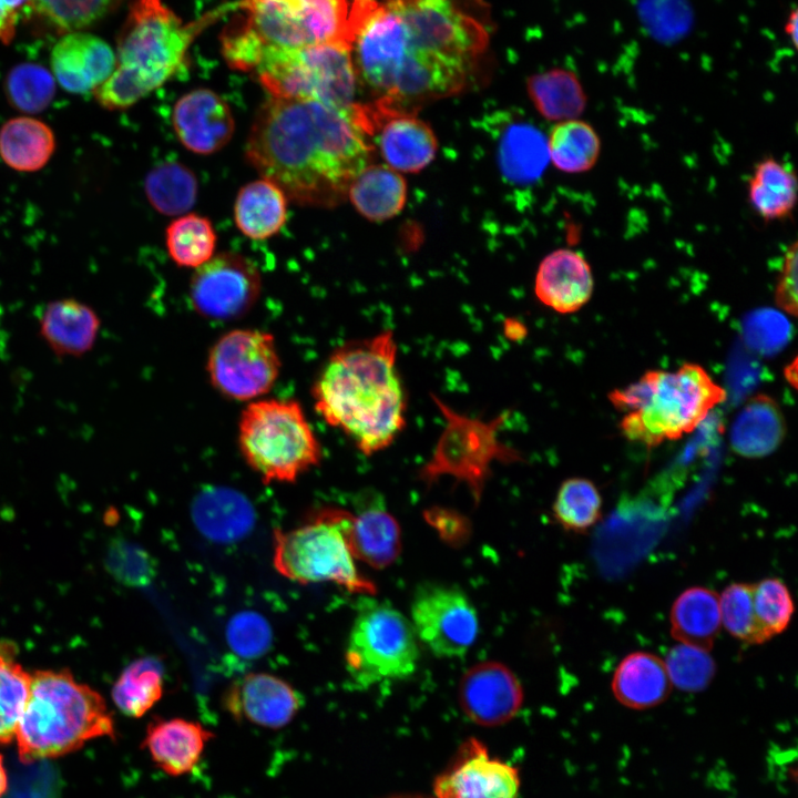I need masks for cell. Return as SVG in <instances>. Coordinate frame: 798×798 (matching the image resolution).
I'll list each match as a JSON object with an SVG mask.
<instances>
[{
	"label": "cell",
	"instance_id": "cell-1",
	"mask_svg": "<svg viewBox=\"0 0 798 798\" xmlns=\"http://www.w3.org/2000/svg\"><path fill=\"white\" fill-rule=\"evenodd\" d=\"M490 38L484 0H364L349 44L357 80L375 101L410 111L466 89Z\"/></svg>",
	"mask_w": 798,
	"mask_h": 798
},
{
	"label": "cell",
	"instance_id": "cell-2",
	"mask_svg": "<svg viewBox=\"0 0 798 798\" xmlns=\"http://www.w3.org/2000/svg\"><path fill=\"white\" fill-rule=\"evenodd\" d=\"M246 156L256 171L299 205L330 207L369 164L371 145L360 104L267 100L250 127Z\"/></svg>",
	"mask_w": 798,
	"mask_h": 798
},
{
	"label": "cell",
	"instance_id": "cell-3",
	"mask_svg": "<svg viewBox=\"0 0 798 798\" xmlns=\"http://www.w3.org/2000/svg\"><path fill=\"white\" fill-rule=\"evenodd\" d=\"M391 330L337 348L313 387L315 409L365 456L389 447L406 426V395Z\"/></svg>",
	"mask_w": 798,
	"mask_h": 798
},
{
	"label": "cell",
	"instance_id": "cell-4",
	"mask_svg": "<svg viewBox=\"0 0 798 798\" xmlns=\"http://www.w3.org/2000/svg\"><path fill=\"white\" fill-rule=\"evenodd\" d=\"M184 24L162 0H135L117 40L115 68L93 94L106 110H124L166 82L195 37L217 18Z\"/></svg>",
	"mask_w": 798,
	"mask_h": 798
},
{
	"label": "cell",
	"instance_id": "cell-5",
	"mask_svg": "<svg viewBox=\"0 0 798 798\" xmlns=\"http://www.w3.org/2000/svg\"><path fill=\"white\" fill-rule=\"evenodd\" d=\"M99 737L115 739V725L96 690L65 669L32 674L14 735L22 763L63 756Z\"/></svg>",
	"mask_w": 798,
	"mask_h": 798
},
{
	"label": "cell",
	"instance_id": "cell-6",
	"mask_svg": "<svg viewBox=\"0 0 798 798\" xmlns=\"http://www.w3.org/2000/svg\"><path fill=\"white\" fill-rule=\"evenodd\" d=\"M726 398L725 389L692 362L675 371L648 370L608 393L614 408L624 413L620 422L624 437L648 448L693 432Z\"/></svg>",
	"mask_w": 798,
	"mask_h": 798
},
{
	"label": "cell",
	"instance_id": "cell-7",
	"mask_svg": "<svg viewBox=\"0 0 798 798\" xmlns=\"http://www.w3.org/2000/svg\"><path fill=\"white\" fill-rule=\"evenodd\" d=\"M246 16L222 38L223 55L241 71L256 68L268 49L348 42L347 0H244Z\"/></svg>",
	"mask_w": 798,
	"mask_h": 798
},
{
	"label": "cell",
	"instance_id": "cell-8",
	"mask_svg": "<svg viewBox=\"0 0 798 798\" xmlns=\"http://www.w3.org/2000/svg\"><path fill=\"white\" fill-rule=\"evenodd\" d=\"M352 513L334 507L314 512L303 525L274 531V565L298 583L335 582L351 593L375 594L362 576L349 545Z\"/></svg>",
	"mask_w": 798,
	"mask_h": 798
},
{
	"label": "cell",
	"instance_id": "cell-9",
	"mask_svg": "<svg viewBox=\"0 0 798 798\" xmlns=\"http://www.w3.org/2000/svg\"><path fill=\"white\" fill-rule=\"evenodd\" d=\"M238 441L245 461L265 483L294 482L321 458L319 441L295 400L250 402L241 416Z\"/></svg>",
	"mask_w": 798,
	"mask_h": 798
},
{
	"label": "cell",
	"instance_id": "cell-10",
	"mask_svg": "<svg viewBox=\"0 0 798 798\" xmlns=\"http://www.w3.org/2000/svg\"><path fill=\"white\" fill-rule=\"evenodd\" d=\"M272 98L354 105L357 75L350 45L336 41L297 49H268L254 69Z\"/></svg>",
	"mask_w": 798,
	"mask_h": 798
},
{
	"label": "cell",
	"instance_id": "cell-11",
	"mask_svg": "<svg viewBox=\"0 0 798 798\" xmlns=\"http://www.w3.org/2000/svg\"><path fill=\"white\" fill-rule=\"evenodd\" d=\"M446 426L430 459L420 468L419 478L432 484L448 475L464 482L478 503L494 461L523 462L522 454L499 439V431L509 417L504 411L490 421L459 413L431 395Z\"/></svg>",
	"mask_w": 798,
	"mask_h": 798
},
{
	"label": "cell",
	"instance_id": "cell-12",
	"mask_svg": "<svg viewBox=\"0 0 798 798\" xmlns=\"http://www.w3.org/2000/svg\"><path fill=\"white\" fill-rule=\"evenodd\" d=\"M418 659L416 634L405 615L389 604L362 598L345 652L351 681L367 688L407 678L416 671Z\"/></svg>",
	"mask_w": 798,
	"mask_h": 798
},
{
	"label": "cell",
	"instance_id": "cell-13",
	"mask_svg": "<svg viewBox=\"0 0 798 798\" xmlns=\"http://www.w3.org/2000/svg\"><path fill=\"white\" fill-rule=\"evenodd\" d=\"M279 370L274 337L255 329H235L223 335L207 359V372L214 388L241 401L268 392Z\"/></svg>",
	"mask_w": 798,
	"mask_h": 798
},
{
	"label": "cell",
	"instance_id": "cell-14",
	"mask_svg": "<svg viewBox=\"0 0 798 798\" xmlns=\"http://www.w3.org/2000/svg\"><path fill=\"white\" fill-rule=\"evenodd\" d=\"M416 636L438 657L464 655L479 632L477 611L458 587L440 583L418 586L411 602Z\"/></svg>",
	"mask_w": 798,
	"mask_h": 798
},
{
	"label": "cell",
	"instance_id": "cell-15",
	"mask_svg": "<svg viewBox=\"0 0 798 798\" xmlns=\"http://www.w3.org/2000/svg\"><path fill=\"white\" fill-rule=\"evenodd\" d=\"M260 293V276L255 265L234 253L212 257L197 268L190 284L194 309L212 319H232L244 315Z\"/></svg>",
	"mask_w": 798,
	"mask_h": 798
},
{
	"label": "cell",
	"instance_id": "cell-16",
	"mask_svg": "<svg viewBox=\"0 0 798 798\" xmlns=\"http://www.w3.org/2000/svg\"><path fill=\"white\" fill-rule=\"evenodd\" d=\"M368 136H374L386 165L416 173L428 166L438 150L434 132L411 111L374 101L361 104Z\"/></svg>",
	"mask_w": 798,
	"mask_h": 798
},
{
	"label": "cell",
	"instance_id": "cell-17",
	"mask_svg": "<svg viewBox=\"0 0 798 798\" xmlns=\"http://www.w3.org/2000/svg\"><path fill=\"white\" fill-rule=\"evenodd\" d=\"M518 769L491 757L477 738L467 739L433 781V798H518Z\"/></svg>",
	"mask_w": 798,
	"mask_h": 798
},
{
	"label": "cell",
	"instance_id": "cell-18",
	"mask_svg": "<svg viewBox=\"0 0 798 798\" xmlns=\"http://www.w3.org/2000/svg\"><path fill=\"white\" fill-rule=\"evenodd\" d=\"M459 702L475 724L500 726L520 710L523 689L509 667L489 661L475 664L464 673L459 686Z\"/></svg>",
	"mask_w": 798,
	"mask_h": 798
},
{
	"label": "cell",
	"instance_id": "cell-19",
	"mask_svg": "<svg viewBox=\"0 0 798 798\" xmlns=\"http://www.w3.org/2000/svg\"><path fill=\"white\" fill-rule=\"evenodd\" d=\"M223 706L238 722L278 729L297 715L301 698L284 679L267 673H250L228 687Z\"/></svg>",
	"mask_w": 798,
	"mask_h": 798
},
{
	"label": "cell",
	"instance_id": "cell-20",
	"mask_svg": "<svg viewBox=\"0 0 798 798\" xmlns=\"http://www.w3.org/2000/svg\"><path fill=\"white\" fill-rule=\"evenodd\" d=\"M172 119L181 143L197 154H212L224 147L235 129L228 104L208 89L184 94L176 102Z\"/></svg>",
	"mask_w": 798,
	"mask_h": 798
},
{
	"label": "cell",
	"instance_id": "cell-21",
	"mask_svg": "<svg viewBox=\"0 0 798 798\" xmlns=\"http://www.w3.org/2000/svg\"><path fill=\"white\" fill-rule=\"evenodd\" d=\"M52 72L68 92H94L113 72L115 55L102 39L82 31L65 33L51 53Z\"/></svg>",
	"mask_w": 798,
	"mask_h": 798
},
{
	"label": "cell",
	"instance_id": "cell-22",
	"mask_svg": "<svg viewBox=\"0 0 798 798\" xmlns=\"http://www.w3.org/2000/svg\"><path fill=\"white\" fill-rule=\"evenodd\" d=\"M593 288L591 266L579 252L555 249L538 267L535 296L543 305L560 314L581 309L591 299Z\"/></svg>",
	"mask_w": 798,
	"mask_h": 798
},
{
	"label": "cell",
	"instance_id": "cell-23",
	"mask_svg": "<svg viewBox=\"0 0 798 798\" xmlns=\"http://www.w3.org/2000/svg\"><path fill=\"white\" fill-rule=\"evenodd\" d=\"M213 737L197 722L156 717L147 725L142 747L164 774L181 777L195 769Z\"/></svg>",
	"mask_w": 798,
	"mask_h": 798
},
{
	"label": "cell",
	"instance_id": "cell-24",
	"mask_svg": "<svg viewBox=\"0 0 798 798\" xmlns=\"http://www.w3.org/2000/svg\"><path fill=\"white\" fill-rule=\"evenodd\" d=\"M101 321L89 305L62 298L49 303L39 320V332L58 357H81L95 345Z\"/></svg>",
	"mask_w": 798,
	"mask_h": 798
},
{
	"label": "cell",
	"instance_id": "cell-25",
	"mask_svg": "<svg viewBox=\"0 0 798 798\" xmlns=\"http://www.w3.org/2000/svg\"><path fill=\"white\" fill-rule=\"evenodd\" d=\"M192 518L197 530L216 542L244 538L255 523L250 502L228 488H207L194 499Z\"/></svg>",
	"mask_w": 798,
	"mask_h": 798
},
{
	"label": "cell",
	"instance_id": "cell-26",
	"mask_svg": "<svg viewBox=\"0 0 798 798\" xmlns=\"http://www.w3.org/2000/svg\"><path fill=\"white\" fill-rule=\"evenodd\" d=\"M497 158L505 181L518 186L532 184L550 161L548 141L533 124L511 121L498 136Z\"/></svg>",
	"mask_w": 798,
	"mask_h": 798
},
{
	"label": "cell",
	"instance_id": "cell-27",
	"mask_svg": "<svg viewBox=\"0 0 798 798\" xmlns=\"http://www.w3.org/2000/svg\"><path fill=\"white\" fill-rule=\"evenodd\" d=\"M349 532V545L355 557L375 569L392 564L401 551V533L396 519L386 510L380 498L364 503Z\"/></svg>",
	"mask_w": 798,
	"mask_h": 798
},
{
	"label": "cell",
	"instance_id": "cell-28",
	"mask_svg": "<svg viewBox=\"0 0 798 798\" xmlns=\"http://www.w3.org/2000/svg\"><path fill=\"white\" fill-rule=\"evenodd\" d=\"M785 434L786 422L778 403L766 395H757L735 418L729 441L735 453L761 458L774 452Z\"/></svg>",
	"mask_w": 798,
	"mask_h": 798
},
{
	"label": "cell",
	"instance_id": "cell-29",
	"mask_svg": "<svg viewBox=\"0 0 798 798\" xmlns=\"http://www.w3.org/2000/svg\"><path fill=\"white\" fill-rule=\"evenodd\" d=\"M671 685L665 663L647 652L625 656L612 679L615 698L633 709H647L663 703L671 693Z\"/></svg>",
	"mask_w": 798,
	"mask_h": 798
},
{
	"label": "cell",
	"instance_id": "cell-30",
	"mask_svg": "<svg viewBox=\"0 0 798 798\" xmlns=\"http://www.w3.org/2000/svg\"><path fill=\"white\" fill-rule=\"evenodd\" d=\"M347 194L360 215L371 222H383L402 211L407 183L388 165L368 164L351 182Z\"/></svg>",
	"mask_w": 798,
	"mask_h": 798
},
{
	"label": "cell",
	"instance_id": "cell-31",
	"mask_svg": "<svg viewBox=\"0 0 798 798\" xmlns=\"http://www.w3.org/2000/svg\"><path fill=\"white\" fill-rule=\"evenodd\" d=\"M287 196L273 182L262 178L243 186L234 205L238 229L252 239L274 236L286 222Z\"/></svg>",
	"mask_w": 798,
	"mask_h": 798
},
{
	"label": "cell",
	"instance_id": "cell-32",
	"mask_svg": "<svg viewBox=\"0 0 798 798\" xmlns=\"http://www.w3.org/2000/svg\"><path fill=\"white\" fill-rule=\"evenodd\" d=\"M672 635L683 644L709 651L719 633V596L710 589L685 590L671 611Z\"/></svg>",
	"mask_w": 798,
	"mask_h": 798
},
{
	"label": "cell",
	"instance_id": "cell-33",
	"mask_svg": "<svg viewBox=\"0 0 798 798\" xmlns=\"http://www.w3.org/2000/svg\"><path fill=\"white\" fill-rule=\"evenodd\" d=\"M55 136L43 121L31 116L8 120L0 127V157L18 172H37L50 161Z\"/></svg>",
	"mask_w": 798,
	"mask_h": 798
},
{
	"label": "cell",
	"instance_id": "cell-34",
	"mask_svg": "<svg viewBox=\"0 0 798 798\" xmlns=\"http://www.w3.org/2000/svg\"><path fill=\"white\" fill-rule=\"evenodd\" d=\"M748 201L766 222L788 217L797 201V178L792 167L773 156L759 161L748 180Z\"/></svg>",
	"mask_w": 798,
	"mask_h": 798
},
{
	"label": "cell",
	"instance_id": "cell-35",
	"mask_svg": "<svg viewBox=\"0 0 798 798\" xmlns=\"http://www.w3.org/2000/svg\"><path fill=\"white\" fill-rule=\"evenodd\" d=\"M526 91L536 111L551 121L577 119L586 108L587 96L580 79L563 68L531 75Z\"/></svg>",
	"mask_w": 798,
	"mask_h": 798
},
{
	"label": "cell",
	"instance_id": "cell-36",
	"mask_svg": "<svg viewBox=\"0 0 798 798\" xmlns=\"http://www.w3.org/2000/svg\"><path fill=\"white\" fill-rule=\"evenodd\" d=\"M552 164L565 173L590 171L601 154V140L594 127L582 120L572 119L556 123L548 140Z\"/></svg>",
	"mask_w": 798,
	"mask_h": 798
},
{
	"label": "cell",
	"instance_id": "cell-37",
	"mask_svg": "<svg viewBox=\"0 0 798 798\" xmlns=\"http://www.w3.org/2000/svg\"><path fill=\"white\" fill-rule=\"evenodd\" d=\"M163 665L156 657H142L131 663L112 688L117 709L133 718L145 715L163 695Z\"/></svg>",
	"mask_w": 798,
	"mask_h": 798
},
{
	"label": "cell",
	"instance_id": "cell-38",
	"mask_svg": "<svg viewBox=\"0 0 798 798\" xmlns=\"http://www.w3.org/2000/svg\"><path fill=\"white\" fill-rule=\"evenodd\" d=\"M195 174L180 162H163L146 175L144 191L151 205L161 214L187 212L197 197Z\"/></svg>",
	"mask_w": 798,
	"mask_h": 798
},
{
	"label": "cell",
	"instance_id": "cell-39",
	"mask_svg": "<svg viewBox=\"0 0 798 798\" xmlns=\"http://www.w3.org/2000/svg\"><path fill=\"white\" fill-rule=\"evenodd\" d=\"M216 241L211 221L197 214L178 217L165 232L168 255L181 267L198 268L208 262L213 257Z\"/></svg>",
	"mask_w": 798,
	"mask_h": 798
},
{
	"label": "cell",
	"instance_id": "cell-40",
	"mask_svg": "<svg viewBox=\"0 0 798 798\" xmlns=\"http://www.w3.org/2000/svg\"><path fill=\"white\" fill-rule=\"evenodd\" d=\"M602 498L595 484L584 478H571L559 488L552 511L567 531L584 532L601 518Z\"/></svg>",
	"mask_w": 798,
	"mask_h": 798
},
{
	"label": "cell",
	"instance_id": "cell-41",
	"mask_svg": "<svg viewBox=\"0 0 798 798\" xmlns=\"http://www.w3.org/2000/svg\"><path fill=\"white\" fill-rule=\"evenodd\" d=\"M31 677L8 646L0 645V744L14 739L20 716L27 703Z\"/></svg>",
	"mask_w": 798,
	"mask_h": 798
},
{
	"label": "cell",
	"instance_id": "cell-42",
	"mask_svg": "<svg viewBox=\"0 0 798 798\" xmlns=\"http://www.w3.org/2000/svg\"><path fill=\"white\" fill-rule=\"evenodd\" d=\"M121 0H31L30 8L57 32L70 33L95 23Z\"/></svg>",
	"mask_w": 798,
	"mask_h": 798
},
{
	"label": "cell",
	"instance_id": "cell-43",
	"mask_svg": "<svg viewBox=\"0 0 798 798\" xmlns=\"http://www.w3.org/2000/svg\"><path fill=\"white\" fill-rule=\"evenodd\" d=\"M54 79L42 65L24 62L16 65L6 80L10 104L24 113L44 110L54 95Z\"/></svg>",
	"mask_w": 798,
	"mask_h": 798
},
{
	"label": "cell",
	"instance_id": "cell-44",
	"mask_svg": "<svg viewBox=\"0 0 798 798\" xmlns=\"http://www.w3.org/2000/svg\"><path fill=\"white\" fill-rule=\"evenodd\" d=\"M719 610L722 624L734 637L749 644L770 638L756 616L753 584L734 583L726 587L719 597Z\"/></svg>",
	"mask_w": 798,
	"mask_h": 798
},
{
	"label": "cell",
	"instance_id": "cell-45",
	"mask_svg": "<svg viewBox=\"0 0 798 798\" xmlns=\"http://www.w3.org/2000/svg\"><path fill=\"white\" fill-rule=\"evenodd\" d=\"M637 12L646 32L663 43L681 40L694 20L688 0H638Z\"/></svg>",
	"mask_w": 798,
	"mask_h": 798
},
{
	"label": "cell",
	"instance_id": "cell-46",
	"mask_svg": "<svg viewBox=\"0 0 798 798\" xmlns=\"http://www.w3.org/2000/svg\"><path fill=\"white\" fill-rule=\"evenodd\" d=\"M664 663L671 683L683 692L705 689L715 675V662L708 651L693 645L674 646Z\"/></svg>",
	"mask_w": 798,
	"mask_h": 798
},
{
	"label": "cell",
	"instance_id": "cell-47",
	"mask_svg": "<svg viewBox=\"0 0 798 798\" xmlns=\"http://www.w3.org/2000/svg\"><path fill=\"white\" fill-rule=\"evenodd\" d=\"M753 598L758 622L769 637L786 630L794 613V602L782 581L765 579L753 584Z\"/></svg>",
	"mask_w": 798,
	"mask_h": 798
},
{
	"label": "cell",
	"instance_id": "cell-48",
	"mask_svg": "<svg viewBox=\"0 0 798 798\" xmlns=\"http://www.w3.org/2000/svg\"><path fill=\"white\" fill-rule=\"evenodd\" d=\"M229 647L245 658L264 655L272 643V628L258 613L244 611L235 614L226 627Z\"/></svg>",
	"mask_w": 798,
	"mask_h": 798
},
{
	"label": "cell",
	"instance_id": "cell-49",
	"mask_svg": "<svg viewBox=\"0 0 798 798\" xmlns=\"http://www.w3.org/2000/svg\"><path fill=\"white\" fill-rule=\"evenodd\" d=\"M108 566L125 584L143 585L151 581V557L141 548L125 541H115L108 554Z\"/></svg>",
	"mask_w": 798,
	"mask_h": 798
},
{
	"label": "cell",
	"instance_id": "cell-50",
	"mask_svg": "<svg viewBox=\"0 0 798 798\" xmlns=\"http://www.w3.org/2000/svg\"><path fill=\"white\" fill-rule=\"evenodd\" d=\"M424 518L441 539L451 545L462 544L470 535L469 520L454 510L432 507L426 510Z\"/></svg>",
	"mask_w": 798,
	"mask_h": 798
},
{
	"label": "cell",
	"instance_id": "cell-51",
	"mask_svg": "<svg viewBox=\"0 0 798 798\" xmlns=\"http://www.w3.org/2000/svg\"><path fill=\"white\" fill-rule=\"evenodd\" d=\"M797 252L798 247L795 241L784 255L775 290L778 306L794 316L797 313Z\"/></svg>",
	"mask_w": 798,
	"mask_h": 798
},
{
	"label": "cell",
	"instance_id": "cell-52",
	"mask_svg": "<svg viewBox=\"0 0 798 798\" xmlns=\"http://www.w3.org/2000/svg\"><path fill=\"white\" fill-rule=\"evenodd\" d=\"M31 0H0V41L8 44L12 41L18 23L30 8Z\"/></svg>",
	"mask_w": 798,
	"mask_h": 798
},
{
	"label": "cell",
	"instance_id": "cell-53",
	"mask_svg": "<svg viewBox=\"0 0 798 798\" xmlns=\"http://www.w3.org/2000/svg\"><path fill=\"white\" fill-rule=\"evenodd\" d=\"M504 331L508 338L519 340L525 336L526 328L519 320L508 318L504 321Z\"/></svg>",
	"mask_w": 798,
	"mask_h": 798
},
{
	"label": "cell",
	"instance_id": "cell-54",
	"mask_svg": "<svg viewBox=\"0 0 798 798\" xmlns=\"http://www.w3.org/2000/svg\"><path fill=\"white\" fill-rule=\"evenodd\" d=\"M797 20H798L797 9H792L789 12L787 20L785 22V25H784V31H785L786 35L789 38V40L791 41V44L794 47L797 45V27H798Z\"/></svg>",
	"mask_w": 798,
	"mask_h": 798
},
{
	"label": "cell",
	"instance_id": "cell-55",
	"mask_svg": "<svg viewBox=\"0 0 798 798\" xmlns=\"http://www.w3.org/2000/svg\"><path fill=\"white\" fill-rule=\"evenodd\" d=\"M8 789V775L3 764V757L0 754V798L6 794Z\"/></svg>",
	"mask_w": 798,
	"mask_h": 798
},
{
	"label": "cell",
	"instance_id": "cell-56",
	"mask_svg": "<svg viewBox=\"0 0 798 798\" xmlns=\"http://www.w3.org/2000/svg\"><path fill=\"white\" fill-rule=\"evenodd\" d=\"M383 798H433L420 794H395Z\"/></svg>",
	"mask_w": 798,
	"mask_h": 798
}]
</instances>
